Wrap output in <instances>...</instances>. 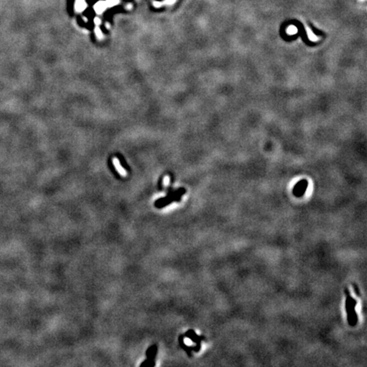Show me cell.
I'll return each mask as SVG.
<instances>
[{"instance_id": "2", "label": "cell", "mask_w": 367, "mask_h": 367, "mask_svg": "<svg viewBox=\"0 0 367 367\" xmlns=\"http://www.w3.org/2000/svg\"><path fill=\"white\" fill-rule=\"evenodd\" d=\"M113 164H114V166H115V168L117 169V171L122 174V175H125L126 174V171L124 170V168H122V166H121V164L119 163V161H118V159L117 158H113Z\"/></svg>"}, {"instance_id": "1", "label": "cell", "mask_w": 367, "mask_h": 367, "mask_svg": "<svg viewBox=\"0 0 367 367\" xmlns=\"http://www.w3.org/2000/svg\"><path fill=\"white\" fill-rule=\"evenodd\" d=\"M347 292V299L346 301V308L347 310V314H348V322L350 325L354 326L357 322V315L354 311V307L356 304V302L353 300L349 295H348V291L346 290Z\"/></svg>"}, {"instance_id": "4", "label": "cell", "mask_w": 367, "mask_h": 367, "mask_svg": "<svg viewBox=\"0 0 367 367\" xmlns=\"http://www.w3.org/2000/svg\"><path fill=\"white\" fill-rule=\"evenodd\" d=\"M96 31H97V36H98V38H101V35H100V29L99 28H96Z\"/></svg>"}, {"instance_id": "3", "label": "cell", "mask_w": 367, "mask_h": 367, "mask_svg": "<svg viewBox=\"0 0 367 367\" xmlns=\"http://www.w3.org/2000/svg\"><path fill=\"white\" fill-rule=\"evenodd\" d=\"M155 346H156V345H152V346L150 347L149 348L147 349V351H146V356H147V358L150 356V353L152 352V350H153V348L155 347Z\"/></svg>"}]
</instances>
